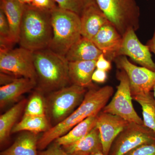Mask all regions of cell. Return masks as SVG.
Instances as JSON below:
<instances>
[{
	"label": "cell",
	"instance_id": "obj_24",
	"mask_svg": "<svg viewBox=\"0 0 155 155\" xmlns=\"http://www.w3.org/2000/svg\"><path fill=\"white\" fill-rule=\"evenodd\" d=\"M49 124L46 116H31L24 115L21 121L14 125L12 133L26 131L37 134L46 131Z\"/></svg>",
	"mask_w": 155,
	"mask_h": 155
},
{
	"label": "cell",
	"instance_id": "obj_2",
	"mask_svg": "<svg viewBox=\"0 0 155 155\" xmlns=\"http://www.w3.org/2000/svg\"><path fill=\"white\" fill-rule=\"evenodd\" d=\"M51 12L25 5L19 28L20 47L32 52L48 48L53 37Z\"/></svg>",
	"mask_w": 155,
	"mask_h": 155
},
{
	"label": "cell",
	"instance_id": "obj_30",
	"mask_svg": "<svg viewBox=\"0 0 155 155\" xmlns=\"http://www.w3.org/2000/svg\"><path fill=\"white\" fill-rule=\"evenodd\" d=\"M56 4L54 0H33L31 5L40 10L51 11L58 7Z\"/></svg>",
	"mask_w": 155,
	"mask_h": 155
},
{
	"label": "cell",
	"instance_id": "obj_11",
	"mask_svg": "<svg viewBox=\"0 0 155 155\" xmlns=\"http://www.w3.org/2000/svg\"><path fill=\"white\" fill-rule=\"evenodd\" d=\"M122 38V45L117 53L116 58L127 56L141 67L155 72V63L149 49L139 40L135 31L129 29Z\"/></svg>",
	"mask_w": 155,
	"mask_h": 155
},
{
	"label": "cell",
	"instance_id": "obj_33",
	"mask_svg": "<svg viewBox=\"0 0 155 155\" xmlns=\"http://www.w3.org/2000/svg\"><path fill=\"white\" fill-rule=\"evenodd\" d=\"M146 45L149 49L150 52L153 53L155 55V28L152 37L148 41Z\"/></svg>",
	"mask_w": 155,
	"mask_h": 155
},
{
	"label": "cell",
	"instance_id": "obj_14",
	"mask_svg": "<svg viewBox=\"0 0 155 155\" xmlns=\"http://www.w3.org/2000/svg\"><path fill=\"white\" fill-rule=\"evenodd\" d=\"M81 36L92 41L99 31L109 22L97 4L88 7L80 17Z\"/></svg>",
	"mask_w": 155,
	"mask_h": 155
},
{
	"label": "cell",
	"instance_id": "obj_22",
	"mask_svg": "<svg viewBox=\"0 0 155 155\" xmlns=\"http://www.w3.org/2000/svg\"><path fill=\"white\" fill-rule=\"evenodd\" d=\"M27 103L23 99L0 116V143L1 145L8 139L15 123Z\"/></svg>",
	"mask_w": 155,
	"mask_h": 155
},
{
	"label": "cell",
	"instance_id": "obj_32",
	"mask_svg": "<svg viewBox=\"0 0 155 155\" xmlns=\"http://www.w3.org/2000/svg\"><path fill=\"white\" fill-rule=\"evenodd\" d=\"M107 78V72L96 69L92 76V80L96 83H103L105 82Z\"/></svg>",
	"mask_w": 155,
	"mask_h": 155
},
{
	"label": "cell",
	"instance_id": "obj_7",
	"mask_svg": "<svg viewBox=\"0 0 155 155\" xmlns=\"http://www.w3.org/2000/svg\"><path fill=\"white\" fill-rule=\"evenodd\" d=\"M0 71L17 78H30L37 82L33 52L24 48L0 52Z\"/></svg>",
	"mask_w": 155,
	"mask_h": 155
},
{
	"label": "cell",
	"instance_id": "obj_12",
	"mask_svg": "<svg viewBox=\"0 0 155 155\" xmlns=\"http://www.w3.org/2000/svg\"><path fill=\"white\" fill-rule=\"evenodd\" d=\"M129 122L121 118L102 111L97 116L96 127L99 132L103 152L108 155L112 145Z\"/></svg>",
	"mask_w": 155,
	"mask_h": 155
},
{
	"label": "cell",
	"instance_id": "obj_31",
	"mask_svg": "<svg viewBox=\"0 0 155 155\" xmlns=\"http://www.w3.org/2000/svg\"><path fill=\"white\" fill-rule=\"evenodd\" d=\"M96 69L108 72L111 69V61L108 60L103 54L100 55L96 63Z\"/></svg>",
	"mask_w": 155,
	"mask_h": 155
},
{
	"label": "cell",
	"instance_id": "obj_6",
	"mask_svg": "<svg viewBox=\"0 0 155 155\" xmlns=\"http://www.w3.org/2000/svg\"><path fill=\"white\" fill-rule=\"evenodd\" d=\"M119 84L110 101L103 108V112L120 116L129 122L143 124L134 107L129 79L125 71L119 69L116 74Z\"/></svg>",
	"mask_w": 155,
	"mask_h": 155
},
{
	"label": "cell",
	"instance_id": "obj_28",
	"mask_svg": "<svg viewBox=\"0 0 155 155\" xmlns=\"http://www.w3.org/2000/svg\"><path fill=\"white\" fill-rule=\"evenodd\" d=\"M125 155H155V142L142 145Z\"/></svg>",
	"mask_w": 155,
	"mask_h": 155
},
{
	"label": "cell",
	"instance_id": "obj_35",
	"mask_svg": "<svg viewBox=\"0 0 155 155\" xmlns=\"http://www.w3.org/2000/svg\"><path fill=\"white\" fill-rule=\"evenodd\" d=\"M91 155H105L103 153V150H99L93 153Z\"/></svg>",
	"mask_w": 155,
	"mask_h": 155
},
{
	"label": "cell",
	"instance_id": "obj_21",
	"mask_svg": "<svg viewBox=\"0 0 155 155\" xmlns=\"http://www.w3.org/2000/svg\"><path fill=\"white\" fill-rule=\"evenodd\" d=\"M97 115L91 116L84 119L54 141L61 147L65 146L83 138L96 127Z\"/></svg>",
	"mask_w": 155,
	"mask_h": 155
},
{
	"label": "cell",
	"instance_id": "obj_23",
	"mask_svg": "<svg viewBox=\"0 0 155 155\" xmlns=\"http://www.w3.org/2000/svg\"><path fill=\"white\" fill-rule=\"evenodd\" d=\"M132 98L141 107L143 125L155 133V99L153 93L150 92Z\"/></svg>",
	"mask_w": 155,
	"mask_h": 155
},
{
	"label": "cell",
	"instance_id": "obj_26",
	"mask_svg": "<svg viewBox=\"0 0 155 155\" xmlns=\"http://www.w3.org/2000/svg\"><path fill=\"white\" fill-rule=\"evenodd\" d=\"M61 8L72 11L81 17L88 7L97 4L96 0H54Z\"/></svg>",
	"mask_w": 155,
	"mask_h": 155
},
{
	"label": "cell",
	"instance_id": "obj_17",
	"mask_svg": "<svg viewBox=\"0 0 155 155\" xmlns=\"http://www.w3.org/2000/svg\"><path fill=\"white\" fill-rule=\"evenodd\" d=\"M61 147L71 155H91L97 151L103 150L99 132L96 127L78 141Z\"/></svg>",
	"mask_w": 155,
	"mask_h": 155
},
{
	"label": "cell",
	"instance_id": "obj_8",
	"mask_svg": "<svg viewBox=\"0 0 155 155\" xmlns=\"http://www.w3.org/2000/svg\"><path fill=\"white\" fill-rule=\"evenodd\" d=\"M87 91L86 88L72 84L53 92L48 107L52 119L59 123L67 118L80 104Z\"/></svg>",
	"mask_w": 155,
	"mask_h": 155
},
{
	"label": "cell",
	"instance_id": "obj_20",
	"mask_svg": "<svg viewBox=\"0 0 155 155\" xmlns=\"http://www.w3.org/2000/svg\"><path fill=\"white\" fill-rule=\"evenodd\" d=\"M37 134L26 132L22 134L13 144L1 153V155H38Z\"/></svg>",
	"mask_w": 155,
	"mask_h": 155
},
{
	"label": "cell",
	"instance_id": "obj_3",
	"mask_svg": "<svg viewBox=\"0 0 155 155\" xmlns=\"http://www.w3.org/2000/svg\"><path fill=\"white\" fill-rule=\"evenodd\" d=\"M39 91H55L70 82L69 62L48 48L33 52Z\"/></svg>",
	"mask_w": 155,
	"mask_h": 155
},
{
	"label": "cell",
	"instance_id": "obj_10",
	"mask_svg": "<svg viewBox=\"0 0 155 155\" xmlns=\"http://www.w3.org/2000/svg\"><path fill=\"white\" fill-rule=\"evenodd\" d=\"M119 69L127 74L132 97L147 93L155 85V72L142 67L136 66L125 56L117 57L114 61Z\"/></svg>",
	"mask_w": 155,
	"mask_h": 155
},
{
	"label": "cell",
	"instance_id": "obj_5",
	"mask_svg": "<svg viewBox=\"0 0 155 155\" xmlns=\"http://www.w3.org/2000/svg\"><path fill=\"white\" fill-rule=\"evenodd\" d=\"M97 5L123 37L140 27V9L135 0H96Z\"/></svg>",
	"mask_w": 155,
	"mask_h": 155
},
{
	"label": "cell",
	"instance_id": "obj_36",
	"mask_svg": "<svg viewBox=\"0 0 155 155\" xmlns=\"http://www.w3.org/2000/svg\"><path fill=\"white\" fill-rule=\"evenodd\" d=\"M153 93L155 99V85L154 87L153 88Z\"/></svg>",
	"mask_w": 155,
	"mask_h": 155
},
{
	"label": "cell",
	"instance_id": "obj_13",
	"mask_svg": "<svg viewBox=\"0 0 155 155\" xmlns=\"http://www.w3.org/2000/svg\"><path fill=\"white\" fill-rule=\"evenodd\" d=\"M122 36L110 22L100 29L92 41L109 61H114L121 47Z\"/></svg>",
	"mask_w": 155,
	"mask_h": 155
},
{
	"label": "cell",
	"instance_id": "obj_15",
	"mask_svg": "<svg viewBox=\"0 0 155 155\" xmlns=\"http://www.w3.org/2000/svg\"><path fill=\"white\" fill-rule=\"evenodd\" d=\"M36 81L25 78H15L10 83L0 87V107L3 109L16 101L22 94L30 91L36 86Z\"/></svg>",
	"mask_w": 155,
	"mask_h": 155
},
{
	"label": "cell",
	"instance_id": "obj_4",
	"mask_svg": "<svg viewBox=\"0 0 155 155\" xmlns=\"http://www.w3.org/2000/svg\"><path fill=\"white\" fill-rule=\"evenodd\" d=\"M51 14L53 37L48 48L65 57L69 49L81 37L80 17L58 6Z\"/></svg>",
	"mask_w": 155,
	"mask_h": 155
},
{
	"label": "cell",
	"instance_id": "obj_27",
	"mask_svg": "<svg viewBox=\"0 0 155 155\" xmlns=\"http://www.w3.org/2000/svg\"><path fill=\"white\" fill-rule=\"evenodd\" d=\"M39 93H35L26 104L25 116H45L46 105L44 100Z\"/></svg>",
	"mask_w": 155,
	"mask_h": 155
},
{
	"label": "cell",
	"instance_id": "obj_16",
	"mask_svg": "<svg viewBox=\"0 0 155 155\" xmlns=\"http://www.w3.org/2000/svg\"><path fill=\"white\" fill-rule=\"evenodd\" d=\"M96 61L69 62V76L72 84L84 88L94 87L92 76L96 69Z\"/></svg>",
	"mask_w": 155,
	"mask_h": 155
},
{
	"label": "cell",
	"instance_id": "obj_19",
	"mask_svg": "<svg viewBox=\"0 0 155 155\" xmlns=\"http://www.w3.org/2000/svg\"><path fill=\"white\" fill-rule=\"evenodd\" d=\"M25 5L19 0H0V8L5 14L10 25L13 40L16 43L19 41V28Z\"/></svg>",
	"mask_w": 155,
	"mask_h": 155
},
{
	"label": "cell",
	"instance_id": "obj_29",
	"mask_svg": "<svg viewBox=\"0 0 155 155\" xmlns=\"http://www.w3.org/2000/svg\"><path fill=\"white\" fill-rule=\"evenodd\" d=\"M38 155H71L66 152L61 146L54 142L46 149L38 152Z\"/></svg>",
	"mask_w": 155,
	"mask_h": 155
},
{
	"label": "cell",
	"instance_id": "obj_25",
	"mask_svg": "<svg viewBox=\"0 0 155 155\" xmlns=\"http://www.w3.org/2000/svg\"><path fill=\"white\" fill-rule=\"evenodd\" d=\"M11 36L10 25L5 14L0 8V52L13 49L16 44Z\"/></svg>",
	"mask_w": 155,
	"mask_h": 155
},
{
	"label": "cell",
	"instance_id": "obj_34",
	"mask_svg": "<svg viewBox=\"0 0 155 155\" xmlns=\"http://www.w3.org/2000/svg\"><path fill=\"white\" fill-rule=\"evenodd\" d=\"M20 3L23 5H31L33 0H19Z\"/></svg>",
	"mask_w": 155,
	"mask_h": 155
},
{
	"label": "cell",
	"instance_id": "obj_18",
	"mask_svg": "<svg viewBox=\"0 0 155 155\" xmlns=\"http://www.w3.org/2000/svg\"><path fill=\"white\" fill-rule=\"evenodd\" d=\"M102 54L91 40L81 36L69 49L65 58L69 62L97 61Z\"/></svg>",
	"mask_w": 155,
	"mask_h": 155
},
{
	"label": "cell",
	"instance_id": "obj_1",
	"mask_svg": "<svg viewBox=\"0 0 155 155\" xmlns=\"http://www.w3.org/2000/svg\"><path fill=\"white\" fill-rule=\"evenodd\" d=\"M114 93V89L110 85L90 88L75 110L45 132L38 139V149L40 150L45 149L53 141L66 134L78 123L90 116L97 115L107 104Z\"/></svg>",
	"mask_w": 155,
	"mask_h": 155
},
{
	"label": "cell",
	"instance_id": "obj_9",
	"mask_svg": "<svg viewBox=\"0 0 155 155\" xmlns=\"http://www.w3.org/2000/svg\"><path fill=\"white\" fill-rule=\"evenodd\" d=\"M155 142V133L143 124L129 122L112 145L108 155H125L140 146Z\"/></svg>",
	"mask_w": 155,
	"mask_h": 155
}]
</instances>
